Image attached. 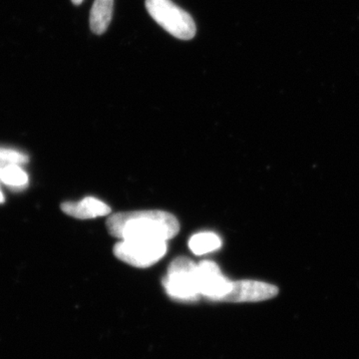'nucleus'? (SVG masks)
<instances>
[{
    "label": "nucleus",
    "instance_id": "nucleus-11",
    "mask_svg": "<svg viewBox=\"0 0 359 359\" xmlns=\"http://www.w3.org/2000/svg\"><path fill=\"white\" fill-rule=\"evenodd\" d=\"M28 162V156L15 149L0 147V168L22 166Z\"/></svg>",
    "mask_w": 359,
    "mask_h": 359
},
{
    "label": "nucleus",
    "instance_id": "nucleus-10",
    "mask_svg": "<svg viewBox=\"0 0 359 359\" xmlns=\"http://www.w3.org/2000/svg\"><path fill=\"white\" fill-rule=\"evenodd\" d=\"M0 183H4L11 190L21 191L28 185V176L20 166L1 167Z\"/></svg>",
    "mask_w": 359,
    "mask_h": 359
},
{
    "label": "nucleus",
    "instance_id": "nucleus-2",
    "mask_svg": "<svg viewBox=\"0 0 359 359\" xmlns=\"http://www.w3.org/2000/svg\"><path fill=\"white\" fill-rule=\"evenodd\" d=\"M197 264L186 257L175 259L163 278V287L172 299L181 302L199 301L201 294L197 280Z\"/></svg>",
    "mask_w": 359,
    "mask_h": 359
},
{
    "label": "nucleus",
    "instance_id": "nucleus-4",
    "mask_svg": "<svg viewBox=\"0 0 359 359\" xmlns=\"http://www.w3.org/2000/svg\"><path fill=\"white\" fill-rule=\"evenodd\" d=\"M167 241L131 238L117 243L113 252L123 263L135 268L146 269L162 259L167 254Z\"/></svg>",
    "mask_w": 359,
    "mask_h": 359
},
{
    "label": "nucleus",
    "instance_id": "nucleus-12",
    "mask_svg": "<svg viewBox=\"0 0 359 359\" xmlns=\"http://www.w3.org/2000/svg\"><path fill=\"white\" fill-rule=\"evenodd\" d=\"M71 1H72L73 4H75V6H80V4L83 2V0H71Z\"/></svg>",
    "mask_w": 359,
    "mask_h": 359
},
{
    "label": "nucleus",
    "instance_id": "nucleus-1",
    "mask_svg": "<svg viewBox=\"0 0 359 359\" xmlns=\"http://www.w3.org/2000/svg\"><path fill=\"white\" fill-rule=\"evenodd\" d=\"M112 237L119 240L154 238L169 241L180 231L178 219L164 211H135L117 212L106 222Z\"/></svg>",
    "mask_w": 359,
    "mask_h": 359
},
{
    "label": "nucleus",
    "instance_id": "nucleus-13",
    "mask_svg": "<svg viewBox=\"0 0 359 359\" xmlns=\"http://www.w3.org/2000/svg\"><path fill=\"white\" fill-rule=\"evenodd\" d=\"M4 194H2L1 190H0V204H1V203H4Z\"/></svg>",
    "mask_w": 359,
    "mask_h": 359
},
{
    "label": "nucleus",
    "instance_id": "nucleus-3",
    "mask_svg": "<svg viewBox=\"0 0 359 359\" xmlns=\"http://www.w3.org/2000/svg\"><path fill=\"white\" fill-rule=\"evenodd\" d=\"M146 8L153 20L176 39L190 40L197 32L192 16L172 0H146Z\"/></svg>",
    "mask_w": 359,
    "mask_h": 359
},
{
    "label": "nucleus",
    "instance_id": "nucleus-6",
    "mask_svg": "<svg viewBox=\"0 0 359 359\" xmlns=\"http://www.w3.org/2000/svg\"><path fill=\"white\" fill-rule=\"evenodd\" d=\"M278 294V287L257 280H236L233 290L224 302H256L273 299Z\"/></svg>",
    "mask_w": 359,
    "mask_h": 359
},
{
    "label": "nucleus",
    "instance_id": "nucleus-9",
    "mask_svg": "<svg viewBox=\"0 0 359 359\" xmlns=\"http://www.w3.org/2000/svg\"><path fill=\"white\" fill-rule=\"evenodd\" d=\"M221 238L217 233H208V231L196 233L189 241V248L196 256H203V255L216 252L221 249Z\"/></svg>",
    "mask_w": 359,
    "mask_h": 359
},
{
    "label": "nucleus",
    "instance_id": "nucleus-7",
    "mask_svg": "<svg viewBox=\"0 0 359 359\" xmlns=\"http://www.w3.org/2000/svg\"><path fill=\"white\" fill-rule=\"evenodd\" d=\"M61 209L68 216L80 219H95L111 214L109 205L93 197L84 198L79 202L63 203Z\"/></svg>",
    "mask_w": 359,
    "mask_h": 359
},
{
    "label": "nucleus",
    "instance_id": "nucleus-5",
    "mask_svg": "<svg viewBox=\"0 0 359 359\" xmlns=\"http://www.w3.org/2000/svg\"><path fill=\"white\" fill-rule=\"evenodd\" d=\"M197 280L201 297L211 302H224L233 290V280L222 273L218 264L212 261L197 264Z\"/></svg>",
    "mask_w": 359,
    "mask_h": 359
},
{
    "label": "nucleus",
    "instance_id": "nucleus-8",
    "mask_svg": "<svg viewBox=\"0 0 359 359\" xmlns=\"http://www.w3.org/2000/svg\"><path fill=\"white\" fill-rule=\"evenodd\" d=\"M114 0H95L90 11V27L95 34L106 32L112 20Z\"/></svg>",
    "mask_w": 359,
    "mask_h": 359
}]
</instances>
